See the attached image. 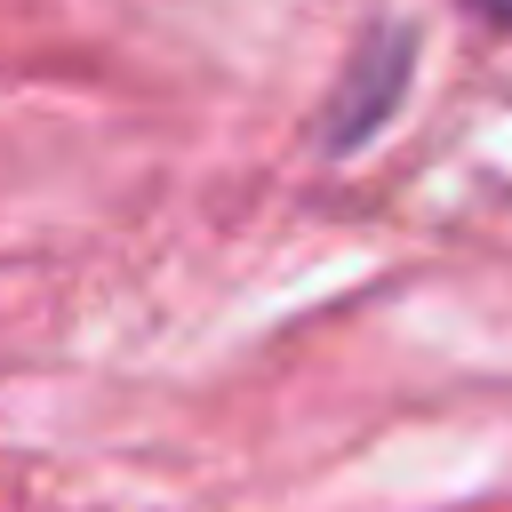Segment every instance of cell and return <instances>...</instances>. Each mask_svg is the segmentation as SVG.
Wrapping results in <instances>:
<instances>
[{"label": "cell", "mask_w": 512, "mask_h": 512, "mask_svg": "<svg viewBox=\"0 0 512 512\" xmlns=\"http://www.w3.org/2000/svg\"><path fill=\"white\" fill-rule=\"evenodd\" d=\"M368 64H376V72H344V88H360V112H344L336 144H360V136L392 112V96H400V80H408V40H400V32H376V40H368Z\"/></svg>", "instance_id": "1"}, {"label": "cell", "mask_w": 512, "mask_h": 512, "mask_svg": "<svg viewBox=\"0 0 512 512\" xmlns=\"http://www.w3.org/2000/svg\"><path fill=\"white\" fill-rule=\"evenodd\" d=\"M480 8H488V16H496V24H512V0H480Z\"/></svg>", "instance_id": "2"}]
</instances>
